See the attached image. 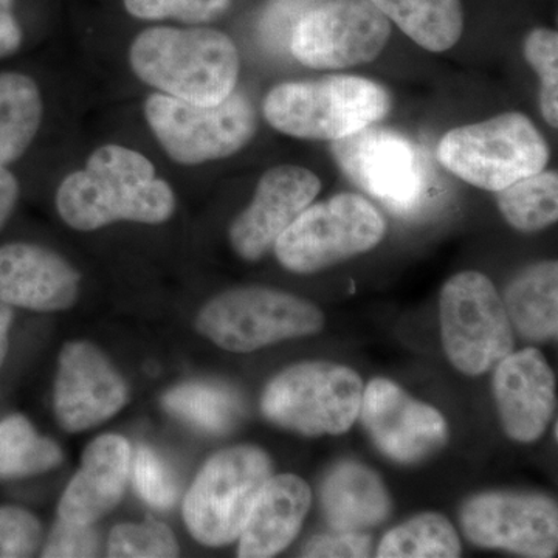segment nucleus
Masks as SVG:
<instances>
[{"label": "nucleus", "mask_w": 558, "mask_h": 558, "mask_svg": "<svg viewBox=\"0 0 558 558\" xmlns=\"http://www.w3.org/2000/svg\"><path fill=\"white\" fill-rule=\"evenodd\" d=\"M270 476L269 454L258 447H231L209 459L183 502L190 534L207 546L240 538Z\"/></svg>", "instance_id": "obj_5"}, {"label": "nucleus", "mask_w": 558, "mask_h": 558, "mask_svg": "<svg viewBox=\"0 0 558 558\" xmlns=\"http://www.w3.org/2000/svg\"><path fill=\"white\" fill-rule=\"evenodd\" d=\"M440 336L451 365L481 376L513 349V328L494 282L480 271H462L444 284Z\"/></svg>", "instance_id": "obj_11"}, {"label": "nucleus", "mask_w": 558, "mask_h": 558, "mask_svg": "<svg viewBox=\"0 0 558 558\" xmlns=\"http://www.w3.org/2000/svg\"><path fill=\"white\" fill-rule=\"evenodd\" d=\"M100 556V537L92 524H75L58 519L43 549V557Z\"/></svg>", "instance_id": "obj_34"}, {"label": "nucleus", "mask_w": 558, "mask_h": 558, "mask_svg": "<svg viewBox=\"0 0 558 558\" xmlns=\"http://www.w3.org/2000/svg\"><path fill=\"white\" fill-rule=\"evenodd\" d=\"M231 0H124V7L138 20H178L205 24L222 16Z\"/></svg>", "instance_id": "obj_31"}, {"label": "nucleus", "mask_w": 558, "mask_h": 558, "mask_svg": "<svg viewBox=\"0 0 558 558\" xmlns=\"http://www.w3.org/2000/svg\"><path fill=\"white\" fill-rule=\"evenodd\" d=\"M322 502L326 520L339 532L376 526L391 509L379 476L357 462H343L329 473L323 484Z\"/></svg>", "instance_id": "obj_21"}, {"label": "nucleus", "mask_w": 558, "mask_h": 558, "mask_svg": "<svg viewBox=\"0 0 558 558\" xmlns=\"http://www.w3.org/2000/svg\"><path fill=\"white\" fill-rule=\"evenodd\" d=\"M371 539L359 532H339L312 538L304 548V557H368Z\"/></svg>", "instance_id": "obj_35"}, {"label": "nucleus", "mask_w": 558, "mask_h": 558, "mask_svg": "<svg viewBox=\"0 0 558 558\" xmlns=\"http://www.w3.org/2000/svg\"><path fill=\"white\" fill-rule=\"evenodd\" d=\"M438 160L451 174L481 190H505L545 170L549 146L524 113H499L444 135Z\"/></svg>", "instance_id": "obj_4"}, {"label": "nucleus", "mask_w": 558, "mask_h": 558, "mask_svg": "<svg viewBox=\"0 0 558 558\" xmlns=\"http://www.w3.org/2000/svg\"><path fill=\"white\" fill-rule=\"evenodd\" d=\"M61 462L58 444L39 435L27 417L11 414L0 421V481L40 475Z\"/></svg>", "instance_id": "obj_26"}, {"label": "nucleus", "mask_w": 558, "mask_h": 558, "mask_svg": "<svg viewBox=\"0 0 558 558\" xmlns=\"http://www.w3.org/2000/svg\"><path fill=\"white\" fill-rule=\"evenodd\" d=\"M130 61L143 83L194 105H218L240 78V51L213 28H148L132 43Z\"/></svg>", "instance_id": "obj_2"}, {"label": "nucleus", "mask_w": 558, "mask_h": 558, "mask_svg": "<svg viewBox=\"0 0 558 558\" xmlns=\"http://www.w3.org/2000/svg\"><path fill=\"white\" fill-rule=\"evenodd\" d=\"M524 58L537 72L539 109L550 128L558 126V35L550 28H535L524 40Z\"/></svg>", "instance_id": "obj_30"}, {"label": "nucleus", "mask_w": 558, "mask_h": 558, "mask_svg": "<svg viewBox=\"0 0 558 558\" xmlns=\"http://www.w3.org/2000/svg\"><path fill=\"white\" fill-rule=\"evenodd\" d=\"M385 231L387 223L371 202L343 193L304 209L274 250L284 269L310 275L369 252Z\"/></svg>", "instance_id": "obj_7"}, {"label": "nucleus", "mask_w": 558, "mask_h": 558, "mask_svg": "<svg viewBox=\"0 0 558 558\" xmlns=\"http://www.w3.org/2000/svg\"><path fill=\"white\" fill-rule=\"evenodd\" d=\"M363 381L348 366L306 362L282 371L260 399L264 416L304 436L341 435L359 417Z\"/></svg>", "instance_id": "obj_6"}, {"label": "nucleus", "mask_w": 558, "mask_h": 558, "mask_svg": "<svg viewBox=\"0 0 558 558\" xmlns=\"http://www.w3.org/2000/svg\"><path fill=\"white\" fill-rule=\"evenodd\" d=\"M134 484L140 497L156 509H170L179 498L171 469L148 447H140L134 461Z\"/></svg>", "instance_id": "obj_32"}, {"label": "nucleus", "mask_w": 558, "mask_h": 558, "mask_svg": "<svg viewBox=\"0 0 558 558\" xmlns=\"http://www.w3.org/2000/svg\"><path fill=\"white\" fill-rule=\"evenodd\" d=\"M43 537L39 520L20 506H0V558L32 557Z\"/></svg>", "instance_id": "obj_33"}, {"label": "nucleus", "mask_w": 558, "mask_h": 558, "mask_svg": "<svg viewBox=\"0 0 558 558\" xmlns=\"http://www.w3.org/2000/svg\"><path fill=\"white\" fill-rule=\"evenodd\" d=\"M108 556L116 558L178 557L179 546L167 524L146 519L143 523L120 524L108 539Z\"/></svg>", "instance_id": "obj_29"}, {"label": "nucleus", "mask_w": 558, "mask_h": 558, "mask_svg": "<svg viewBox=\"0 0 558 558\" xmlns=\"http://www.w3.org/2000/svg\"><path fill=\"white\" fill-rule=\"evenodd\" d=\"M359 416L377 449L400 464H416L447 440L442 414L391 380L374 379L363 388Z\"/></svg>", "instance_id": "obj_14"}, {"label": "nucleus", "mask_w": 558, "mask_h": 558, "mask_svg": "<svg viewBox=\"0 0 558 558\" xmlns=\"http://www.w3.org/2000/svg\"><path fill=\"white\" fill-rule=\"evenodd\" d=\"M311 487L296 475L270 476L240 535V557L278 556L299 535L310 512Z\"/></svg>", "instance_id": "obj_20"}, {"label": "nucleus", "mask_w": 558, "mask_h": 558, "mask_svg": "<svg viewBox=\"0 0 558 558\" xmlns=\"http://www.w3.org/2000/svg\"><path fill=\"white\" fill-rule=\"evenodd\" d=\"M130 442L119 435H105L84 450L78 473L60 501V519L94 524L119 505L130 475Z\"/></svg>", "instance_id": "obj_19"}, {"label": "nucleus", "mask_w": 558, "mask_h": 558, "mask_svg": "<svg viewBox=\"0 0 558 558\" xmlns=\"http://www.w3.org/2000/svg\"><path fill=\"white\" fill-rule=\"evenodd\" d=\"M498 208L513 229L534 233L548 229L558 219V175L556 171L517 180L497 191Z\"/></svg>", "instance_id": "obj_27"}, {"label": "nucleus", "mask_w": 558, "mask_h": 558, "mask_svg": "<svg viewBox=\"0 0 558 558\" xmlns=\"http://www.w3.org/2000/svg\"><path fill=\"white\" fill-rule=\"evenodd\" d=\"M13 307L0 301V368H2L7 354H9L10 332L11 326H13Z\"/></svg>", "instance_id": "obj_38"}, {"label": "nucleus", "mask_w": 558, "mask_h": 558, "mask_svg": "<svg viewBox=\"0 0 558 558\" xmlns=\"http://www.w3.org/2000/svg\"><path fill=\"white\" fill-rule=\"evenodd\" d=\"M461 524L470 542L481 548L534 558L557 554V506L542 495H478L465 502Z\"/></svg>", "instance_id": "obj_13"}, {"label": "nucleus", "mask_w": 558, "mask_h": 558, "mask_svg": "<svg viewBox=\"0 0 558 558\" xmlns=\"http://www.w3.org/2000/svg\"><path fill=\"white\" fill-rule=\"evenodd\" d=\"M494 391L506 435L523 444L539 439L556 409V379L542 352L527 348L506 355Z\"/></svg>", "instance_id": "obj_17"}, {"label": "nucleus", "mask_w": 558, "mask_h": 558, "mask_svg": "<svg viewBox=\"0 0 558 558\" xmlns=\"http://www.w3.org/2000/svg\"><path fill=\"white\" fill-rule=\"evenodd\" d=\"M322 182L317 174L295 165H279L260 178L252 204L230 227L234 252L245 260H258L295 222L315 197Z\"/></svg>", "instance_id": "obj_16"}, {"label": "nucleus", "mask_w": 558, "mask_h": 558, "mask_svg": "<svg viewBox=\"0 0 558 558\" xmlns=\"http://www.w3.org/2000/svg\"><path fill=\"white\" fill-rule=\"evenodd\" d=\"M80 275L50 250L25 242L0 247V301L35 312L69 310L78 299Z\"/></svg>", "instance_id": "obj_18"}, {"label": "nucleus", "mask_w": 558, "mask_h": 558, "mask_svg": "<svg viewBox=\"0 0 558 558\" xmlns=\"http://www.w3.org/2000/svg\"><path fill=\"white\" fill-rule=\"evenodd\" d=\"M325 315L311 301L267 288L220 293L201 311L202 336L230 352H252L322 330Z\"/></svg>", "instance_id": "obj_8"}, {"label": "nucleus", "mask_w": 558, "mask_h": 558, "mask_svg": "<svg viewBox=\"0 0 558 558\" xmlns=\"http://www.w3.org/2000/svg\"><path fill=\"white\" fill-rule=\"evenodd\" d=\"M145 116L161 148L182 165L233 156L252 142L258 126L252 102L240 92L209 106L153 94L146 100Z\"/></svg>", "instance_id": "obj_10"}, {"label": "nucleus", "mask_w": 558, "mask_h": 558, "mask_svg": "<svg viewBox=\"0 0 558 558\" xmlns=\"http://www.w3.org/2000/svg\"><path fill=\"white\" fill-rule=\"evenodd\" d=\"M263 108L270 126L282 134L336 142L385 119L391 98L376 81L337 75L279 84Z\"/></svg>", "instance_id": "obj_3"}, {"label": "nucleus", "mask_w": 558, "mask_h": 558, "mask_svg": "<svg viewBox=\"0 0 558 558\" xmlns=\"http://www.w3.org/2000/svg\"><path fill=\"white\" fill-rule=\"evenodd\" d=\"M388 21L428 51L457 46L464 32L461 0H369Z\"/></svg>", "instance_id": "obj_23"}, {"label": "nucleus", "mask_w": 558, "mask_h": 558, "mask_svg": "<svg viewBox=\"0 0 558 558\" xmlns=\"http://www.w3.org/2000/svg\"><path fill=\"white\" fill-rule=\"evenodd\" d=\"M20 199V183L5 167H0V230L13 215Z\"/></svg>", "instance_id": "obj_37"}, {"label": "nucleus", "mask_w": 558, "mask_h": 558, "mask_svg": "<svg viewBox=\"0 0 558 558\" xmlns=\"http://www.w3.org/2000/svg\"><path fill=\"white\" fill-rule=\"evenodd\" d=\"M461 539L440 513H422L392 529L381 539L380 558H453L461 556Z\"/></svg>", "instance_id": "obj_28"}, {"label": "nucleus", "mask_w": 558, "mask_h": 558, "mask_svg": "<svg viewBox=\"0 0 558 558\" xmlns=\"http://www.w3.org/2000/svg\"><path fill=\"white\" fill-rule=\"evenodd\" d=\"M57 207L72 229L92 231L119 220L165 222L174 213L175 196L143 154L106 145L92 154L86 170L62 180Z\"/></svg>", "instance_id": "obj_1"}, {"label": "nucleus", "mask_w": 558, "mask_h": 558, "mask_svg": "<svg viewBox=\"0 0 558 558\" xmlns=\"http://www.w3.org/2000/svg\"><path fill=\"white\" fill-rule=\"evenodd\" d=\"M168 413L211 435H222L241 416V400L230 388L209 381H190L168 391L163 398Z\"/></svg>", "instance_id": "obj_25"}, {"label": "nucleus", "mask_w": 558, "mask_h": 558, "mask_svg": "<svg viewBox=\"0 0 558 558\" xmlns=\"http://www.w3.org/2000/svg\"><path fill=\"white\" fill-rule=\"evenodd\" d=\"M506 312L512 328L523 339L548 341L558 332L557 260H543L521 271L505 295Z\"/></svg>", "instance_id": "obj_22"}, {"label": "nucleus", "mask_w": 558, "mask_h": 558, "mask_svg": "<svg viewBox=\"0 0 558 558\" xmlns=\"http://www.w3.org/2000/svg\"><path fill=\"white\" fill-rule=\"evenodd\" d=\"M40 121L43 100L35 81L22 73H0V167L24 156Z\"/></svg>", "instance_id": "obj_24"}, {"label": "nucleus", "mask_w": 558, "mask_h": 558, "mask_svg": "<svg viewBox=\"0 0 558 558\" xmlns=\"http://www.w3.org/2000/svg\"><path fill=\"white\" fill-rule=\"evenodd\" d=\"M22 31L13 14V0H0V58L20 50Z\"/></svg>", "instance_id": "obj_36"}, {"label": "nucleus", "mask_w": 558, "mask_h": 558, "mask_svg": "<svg viewBox=\"0 0 558 558\" xmlns=\"http://www.w3.org/2000/svg\"><path fill=\"white\" fill-rule=\"evenodd\" d=\"M389 36V21L369 0H330L300 17L290 51L310 69L355 68L376 60Z\"/></svg>", "instance_id": "obj_12"}, {"label": "nucleus", "mask_w": 558, "mask_h": 558, "mask_svg": "<svg viewBox=\"0 0 558 558\" xmlns=\"http://www.w3.org/2000/svg\"><path fill=\"white\" fill-rule=\"evenodd\" d=\"M126 402V384L100 349L86 341H72L62 348L53 405L65 432L97 427L116 416Z\"/></svg>", "instance_id": "obj_15"}, {"label": "nucleus", "mask_w": 558, "mask_h": 558, "mask_svg": "<svg viewBox=\"0 0 558 558\" xmlns=\"http://www.w3.org/2000/svg\"><path fill=\"white\" fill-rule=\"evenodd\" d=\"M332 156L352 183L398 216L416 215L428 202L429 163L400 132L369 124L332 142Z\"/></svg>", "instance_id": "obj_9"}]
</instances>
